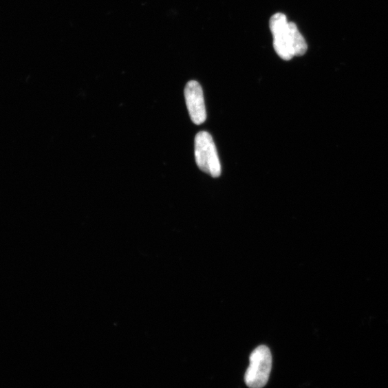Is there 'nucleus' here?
<instances>
[{
  "mask_svg": "<svg viewBox=\"0 0 388 388\" xmlns=\"http://www.w3.org/2000/svg\"><path fill=\"white\" fill-rule=\"evenodd\" d=\"M194 153L196 163L201 171L213 177L220 176V160L211 135L205 131L197 135L194 140Z\"/></svg>",
  "mask_w": 388,
  "mask_h": 388,
  "instance_id": "obj_1",
  "label": "nucleus"
},
{
  "mask_svg": "<svg viewBox=\"0 0 388 388\" xmlns=\"http://www.w3.org/2000/svg\"><path fill=\"white\" fill-rule=\"evenodd\" d=\"M272 368V355L269 348L261 345L250 354V365L245 380L250 388H262L268 382Z\"/></svg>",
  "mask_w": 388,
  "mask_h": 388,
  "instance_id": "obj_2",
  "label": "nucleus"
},
{
  "mask_svg": "<svg viewBox=\"0 0 388 388\" xmlns=\"http://www.w3.org/2000/svg\"><path fill=\"white\" fill-rule=\"evenodd\" d=\"M288 24L286 16L281 12L272 15L270 20L274 50L285 61H290L294 57L289 42Z\"/></svg>",
  "mask_w": 388,
  "mask_h": 388,
  "instance_id": "obj_3",
  "label": "nucleus"
},
{
  "mask_svg": "<svg viewBox=\"0 0 388 388\" xmlns=\"http://www.w3.org/2000/svg\"><path fill=\"white\" fill-rule=\"evenodd\" d=\"M185 100L191 121L197 125L206 120L202 88L197 80H190L184 90Z\"/></svg>",
  "mask_w": 388,
  "mask_h": 388,
  "instance_id": "obj_4",
  "label": "nucleus"
},
{
  "mask_svg": "<svg viewBox=\"0 0 388 388\" xmlns=\"http://www.w3.org/2000/svg\"><path fill=\"white\" fill-rule=\"evenodd\" d=\"M288 37L294 56H303L306 53L307 50H308V45H307L305 40L299 32L297 25L293 22H289L288 24Z\"/></svg>",
  "mask_w": 388,
  "mask_h": 388,
  "instance_id": "obj_5",
  "label": "nucleus"
}]
</instances>
